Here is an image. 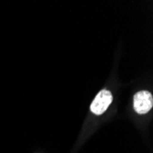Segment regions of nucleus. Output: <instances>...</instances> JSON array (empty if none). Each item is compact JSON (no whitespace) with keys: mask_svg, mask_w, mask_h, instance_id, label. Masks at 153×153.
Listing matches in <instances>:
<instances>
[{"mask_svg":"<svg viewBox=\"0 0 153 153\" xmlns=\"http://www.w3.org/2000/svg\"><path fill=\"white\" fill-rule=\"evenodd\" d=\"M134 109L137 114H146L152 108L153 97L149 91H140L134 95Z\"/></svg>","mask_w":153,"mask_h":153,"instance_id":"nucleus-1","label":"nucleus"},{"mask_svg":"<svg viewBox=\"0 0 153 153\" xmlns=\"http://www.w3.org/2000/svg\"><path fill=\"white\" fill-rule=\"evenodd\" d=\"M113 101V96L109 91L102 90L98 93L91 105V111L95 115H102Z\"/></svg>","mask_w":153,"mask_h":153,"instance_id":"nucleus-2","label":"nucleus"}]
</instances>
